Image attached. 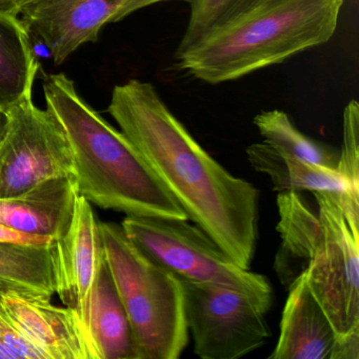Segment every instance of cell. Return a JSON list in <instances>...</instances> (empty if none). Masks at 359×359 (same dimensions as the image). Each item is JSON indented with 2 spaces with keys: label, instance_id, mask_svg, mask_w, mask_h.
<instances>
[{
  "label": "cell",
  "instance_id": "cell-1",
  "mask_svg": "<svg viewBox=\"0 0 359 359\" xmlns=\"http://www.w3.org/2000/svg\"><path fill=\"white\" fill-rule=\"evenodd\" d=\"M108 112L188 220L250 270L257 248L259 191L216 161L152 83L130 79L115 86Z\"/></svg>",
  "mask_w": 359,
  "mask_h": 359
},
{
  "label": "cell",
  "instance_id": "cell-2",
  "mask_svg": "<svg viewBox=\"0 0 359 359\" xmlns=\"http://www.w3.org/2000/svg\"><path fill=\"white\" fill-rule=\"evenodd\" d=\"M278 193L281 245L274 270L290 287L304 274L339 337L359 335V201L314 192Z\"/></svg>",
  "mask_w": 359,
  "mask_h": 359
},
{
  "label": "cell",
  "instance_id": "cell-3",
  "mask_svg": "<svg viewBox=\"0 0 359 359\" xmlns=\"http://www.w3.org/2000/svg\"><path fill=\"white\" fill-rule=\"evenodd\" d=\"M43 90L70 142L79 195L127 216L188 219L135 147L79 96L72 79L47 75Z\"/></svg>",
  "mask_w": 359,
  "mask_h": 359
},
{
  "label": "cell",
  "instance_id": "cell-4",
  "mask_svg": "<svg viewBox=\"0 0 359 359\" xmlns=\"http://www.w3.org/2000/svg\"><path fill=\"white\" fill-rule=\"evenodd\" d=\"M344 0H259L176 55L211 85L243 79L331 41Z\"/></svg>",
  "mask_w": 359,
  "mask_h": 359
},
{
  "label": "cell",
  "instance_id": "cell-5",
  "mask_svg": "<svg viewBox=\"0 0 359 359\" xmlns=\"http://www.w3.org/2000/svg\"><path fill=\"white\" fill-rule=\"evenodd\" d=\"M102 253L131 325L137 359H177L189 342L182 280L121 224L100 222Z\"/></svg>",
  "mask_w": 359,
  "mask_h": 359
},
{
  "label": "cell",
  "instance_id": "cell-6",
  "mask_svg": "<svg viewBox=\"0 0 359 359\" xmlns=\"http://www.w3.org/2000/svg\"><path fill=\"white\" fill-rule=\"evenodd\" d=\"M121 226L142 251L178 278L236 290L264 313L272 306L274 297L270 280L251 269L241 268L188 219L127 216Z\"/></svg>",
  "mask_w": 359,
  "mask_h": 359
},
{
  "label": "cell",
  "instance_id": "cell-7",
  "mask_svg": "<svg viewBox=\"0 0 359 359\" xmlns=\"http://www.w3.org/2000/svg\"><path fill=\"white\" fill-rule=\"evenodd\" d=\"M0 140V199L56 177H74V157L64 128L32 98L6 112ZM75 178V177H74Z\"/></svg>",
  "mask_w": 359,
  "mask_h": 359
},
{
  "label": "cell",
  "instance_id": "cell-8",
  "mask_svg": "<svg viewBox=\"0 0 359 359\" xmlns=\"http://www.w3.org/2000/svg\"><path fill=\"white\" fill-rule=\"evenodd\" d=\"M194 353L203 359H238L268 344L264 315L247 295L231 287L180 279Z\"/></svg>",
  "mask_w": 359,
  "mask_h": 359
},
{
  "label": "cell",
  "instance_id": "cell-9",
  "mask_svg": "<svg viewBox=\"0 0 359 359\" xmlns=\"http://www.w3.org/2000/svg\"><path fill=\"white\" fill-rule=\"evenodd\" d=\"M127 0H29L20 20L56 65L85 43H96Z\"/></svg>",
  "mask_w": 359,
  "mask_h": 359
},
{
  "label": "cell",
  "instance_id": "cell-10",
  "mask_svg": "<svg viewBox=\"0 0 359 359\" xmlns=\"http://www.w3.org/2000/svg\"><path fill=\"white\" fill-rule=\"evenodd\" d=\"M278 341L270 359H358L359 335L341 338L300 274L287 287Z\"/></svg>",
  "mask_w": 359,
  "mask_h": 359
},
{
  "label": "cell",
  "instance_id": "cell-11",
  "mask_svg": "<svg viewBox=\"0 0 359 359\" xmlns=\"http://www.w3.org/2000/svg\"><path fill=\"white\" fill-rule=\"evenodd\" d=\"M102 258L100 222L91 203L79 195L70 226L54 243L55 294L79 323L87 314Z\"/></svg>",
  "mask_w": 359,
  "mask_h": 359
},
{
  "label": "cell",
  "instance_id": "cell-12",
  "mask_svg": "<svg viewBox=\"0 0 359 359\" xmlns=\"http://www.w3.org/2000/svg\"><path fill=\"white\" fill-rule=\"evenodd\" d=\"M52 296L0 285V308L20 335L45 359H88L74 312L52 304Z\"/></svg>",
  "mask_w": 359,
  "mask_h": 359
},
{
  "label": "cell",
  "instance_id": "cell-13",
  "mask_svg": "<svg viewBox=\"0 0 359 359\" xmlns=\"http://www.w3.org/2000/svg\"><path fill=\"white\" fill-rule=\"evenodd\" d=\"M79 197L74 177L51 178L18 196L0 199V224L56 241L70 226Z\"/></svg>",
  "mask_w": 359,
  "mask_h": 359
},
{
  "label": "cell",
  "instance_id": "cell-14",
  "mask_svg": "<svg viewBox=\"0 0 359 359\" xmlns=\"http://www.w3.org/2000/svg\"><path fill=\"white\" fill-rule=\"evenodd\" d=\"M79 327L88 359H137L131 325L104 253Z\"/></svg>",
  "mask_w": 359,
  "mask_h": 359
},
{
  "label": "cell",
  "instance_id": "cell-15",
  "mask_svg": "<svg viewBox=\"0 0 359 359\" xmlns=\"http://www.w3.org/2000/svg\"><path fill=\"white\" fill-rule=\"evenodd\" d=\"M245 152L252 167L270 177L277 193L325 192L359 201V192L351 188L337 170L281 154L264 142L251 144Z\"/></svg>",
  "mask_w": 359,
  "mask_h": 359
},
{
  "label": "cell",
  "instance_id": "cell-16",
  "mask_svg": "<svg viewBox=\"0 0 359 359\" xmlns=\"http://www.w3.org/2000/svg\"><path fill=\"white\" fill-rule=\"evenodd\" d=\"M36 54L20 18L0 15V110L32 98L39 72Z\"/></svg>",
  "mask_w": 359,
  "mask_h": 359
},
{
  "label": "cell",
  "instance_id": "cell-17",
  "mask_svg": "<svg viewBox=\"0 0 359 359\" xmlns=\"http://www.w3.org/2000/svg\"><path fill=\"white\" fill-rule=\"evenodd\" d=\"M0 285L53 296L54 245L0 243Z\"/></svg>",
  "mask_w": 359,
  "mask_h": 359
},
{
  "label": "cell",
  "instance_id": "cell-18",
  "mask_svg": "<svg viewBox=\"0 0 359 359\" xmlns=\"http://www.w3.org/2000/svg\"><path fill=\"white\" fill-rule=\"evenodd\" d=\"M264 144L277 152L313 165L337 170L339 151L304 135L285 111H262L253 119Z\"/></svg>",
  "mask_w": 359,
  "mask_h": 359
},
{
  "label": "cell",
  "instance_id": "cell-19",
  "mask_svg": "<svg viewBox=\"0 0 359 359\" xmlns=\"http://www.w3.org/2000/svg\"><path fill=\"white\" fill-rule=\"evenodd\" d=\"M259 0H190V15L176 55L196 43L205 34L234 20Z\"/></svg>",
  "mask_w": 359,
  "mask_h": 359
},
{
  "label": "cell",
  "instance_id": "cell-20",
  "mask_svg": "<svg viewBox=\"0 0 359 359\" xmlns=\"http://www.w3.org/2000/svg\"><path fill=\"white\" fill-rule=\"evenodd\" d=\"M337 171L355 192H359V104L355 100H350L344 110Z\"/></svg>",
  "mask_w": 359,
  "mask_h": 359
},
{
  "label": "cell",
  "instance_id": "cell-21",
  "mask_svg": "<svg viewBox=\"0 0 359 359\" xmlns=\"http://www.w3.org/2000/svg\"><path fill=\"white\" fill-rule=\"evenodd\" d=\"M0 359H45L43 355L25 339L0 308Z\"/></svg>",
  "mask_w": 359,
  "mask_h": 359
},
{
  "label": "cell",
  "instance_id": "cell-22",
  "mask_svg": "<svg viewBox=\"0 0 359 359\" xmlns=\"http://www.w3.org/2000/svg\"><path fill=\"white\" fill-rule=\"evenodd\" d=\"M0 243H20V245H52L55 241L47 237L32 236L18 232L13 229L8 228L5 224H0Z\"/></svg>",
  "mask_w": 359,
  "mask_h": 359
},
{
  "label": "cell",
  "instance_id": "cell-23",
  "mask_svg": "<svg viewBox=\"0 0 359 359\" xmlns=\"http://www.w3.org/2000/svg\"><path fill=\"white\" fill-rule=\"evenodd\" d=\"M165 1H171V0H127L121 10L117 12L113 22H121L138 10L144 9V8L150 7L155 4L165 3ZM184 1L189 3L190 0H184Z\"/></svg>",
  "mask_w": 359,
  "mask_h": 359
},
{
  "label": "cell",
  "instance_id": "cell-24",
  "mask_svg": "<svg viewBox=\"0 0 359 359\" xmlns=\"http://www.w3.org/2000/svg\"><path fill=\"white\" fill-rule=\"evenodd\" d=\"M29 0H0V15L20 18L22 8Z\"/></svg>",
  "mask_w": 359,
  "mask_h": 359
},
{
  "label": "cell",
  "instance_id": "cell-25",
  "mask_svg": "<svg viewBox=\"0 0 359 359\" xmlns=\"http://www.w3.org/2000/svg\"><path fill=\"white\" fill-rule=\"evenodd\" d=\"M6 123H7V115L3 110H0V140L3 136L4 131H5Z\"/></svg>",
  "mask_w": 359,
  "mask_h": 359
}]
</instances>
